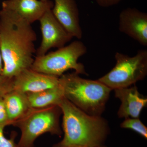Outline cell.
Listing matches in <instances>:
<instances>
[{"instance_id": "cell-1", "label": "cell", "mask_w": 147, "mask_h": 147, "mask_svg": "<svg viewBox=\"0 0 147 147\" xmlns=\"http://www.w3.org/2000/svg\"><path fill=\"white\" fill-rule=\"evenodd\" d=\"M37 36L31 24L8 11H0V40L3 61L1 75L13 78L30 68L36 50Z\"/></svg>"}, {"instance_id": "cell-4", "label": "cell", "mask_w": 147, "mask_h": 147, "mask_svg": "<svg viewBox=\"0 0 147 147\" xmlns=\"http://www.w3.org/2000/svg\"><path fill=\"white\" fill-rule=\"evenodd\" d=\"M61 114L58 105L31 108L23 117L13 125L21 131L17 146L34 147L36 140L46 133L61 137L63 131L59 120Z\"/></svg>"}, {"instance_id": "cell-22", "label": "cell", "mask_w": 147, "mask_h": 147, "mask_svg": "<svg viewBox=\"0 0 147 147\" xmlns=\"http://www.w3.org/2000/svg\"><path fill=\"white\" fill-rule=\"evenodd\" d=\"M41 1H48V0H41Z\"/></svg>"}, {"instance_id": "cell-8", "label": "cell", "mask_w": 147, "mask_h": 147, "mask_svg": "<svg viewBox=\"0 0 147 147\" xmlns=\"http://www.w3.org/2000/svg\"><path fill=\"white\" fill-rule=\"evenodd\" d=\"M59 85V77L27 69L13 78V90L25 94L37 92Z\"/></svg>"}, {"instance_id": "cell-7", "label": "cell", "mask_w": 147, "mask_h": 147, "mask_svg": "<svg viewBox=\"0 0 147 147\" xmlns=\"http://www.w3.org/2000/svg\"><path fill=\"white\" fill-rule=\"evenodd\" d=\"M38 21L42 39L36 50V57L45 55L51 48L63 47L72 38L55 18L52 9L46 11Z\"/></svg>"}, {"instance_id": "cell-18", "label": "cell", "mask_w": 147, "mask_h": 147, "mask_svg": "<svg viewBox=\"0 0 147 147\" xmlns=\"http://www.w3.org/2000/svg\"><path fill=\"white\" fill-rule=\"evenodd\" d=\"M11 125L3 98H0V127H5Z\"/></svg>"}, {"instance_id": "cell-9", "label": "cell", "mask_w": 147, "mask_h": 147, "mask_svg": "<svg viewBox=\"0 0 147 147\" xmlns=\"http://www.w3.org/2000/svg\"><path fill=\"white\" fill-rule=\"evenodd\" d=\"M119 29L141 45L147 46L146 13L136 8L123 9L119 16Z\"/></svg>"}, {"instance_id": "cell-3", "label": "cell", "mask_w": 147, "mask_h": 147, "mask_svg": "<svg viewBox=\"0 0 147 147\" xmlns=\"http://www.w3.org/2000/svg\"><path fill=\"white\" fill-rule=\"evenodd\" d=\"M59 84L67 99L94 116H101L112 90L98 80L84 79L75 72L63 74Z\"/></svg>"}, {"instance_id": "cell-6", "label": "cell", "mask_w": 147, "mask_h": 147, "mask_svg": "<svg viewBox=\"0 0 147 147\" xmlns=\"http://www.w3.org/2000/svg\"><path fill=\"white\" fill-rule=\"evenodd\" d=\"M115 59V67L98 79L112 90L131 86L146 78L147 75L146 50H139L132 57L117 52Z\"/></svg>"}, {"instance_id": "cell-15", "label": "cell", "mask_w": 147, "mask_h": 147, "mask_svg": "<svg viewBox=\"0 0 147 147\" xmlns=\"http://www.w3.org/2000/svg\"><path fill=\"white\" fill-rule=\"evenodd\" d=\"M121 127L135 131L145 139H147V127L139 118H128L121 124Z\"/></svg>"}, {"instance_id": "cell-10", "label": "cell", "mask_w": 147, "mask_h": 147, "mask_svg": "<svg viewBox=\"0 0 147 147\" xmlns=\"http://www.w3.org/2000/svg\"><path fill=\"white\" fill-rule=\"evenodd\" d=\"M52 1L41 0H5L2 3V9L16 14L32 24L39 21L48 9H52Z\"/></svg>"}, {"instance_id": "cell-12", "label": "cell", "mask_w": 147, "mask_h": 147, "mask_svg": "<svg viewBox=\"0 0 147 147\" xmlns=\"http://www.w3.org/2000/svg\"><path fill=\"white\" fill-rule=\"evenodd\" d=\"M115 96L121 101L118 112L120 118H139L144 108L146 106L147 98L144 97L135 85L114 90Z\"/></svg>"}, {"instance_id": "cell-16", "label": "cell", "mask_w": 147, "mask_h": 147, "mask_svg": "<svg viewBox=\"0 0 147 147\" xmlns=\"http://www.w3.org/2000/svg\"><path fill=\"white\" fill-rule=\"evenodd\" d=\"M13 90V78L0 75V98H3L7 93Z\"/></svg>"}, {"instance_id": "cell-17", "label": "cell", "mask_w": 147, "mask_h": 147, "mask_svg": "<svg viewBox=\"0 0 147 147\" xmlns=\"http://www.w3.org/2000/svg\"><path fill=\"white\" fill-rule=\"evenodd\" d=\"M4 128V127H0V147H18L17 144L15 142L16 133L13 132L10 138L8 139L5 136Z\"/></svg>"}, {"instance_id": "cell-21", "label": "cell", "mask_w": 147, "mask_h": 147, "mask_svg": "<svg viewBox=\"0 0 147 147\" xmlns=\"http://www.w3.org/2000/svg\"><path fill=\"white\" fill-rule=\"evenodd\" d=\"M97 147H108L106 146H105V145H101V146H99Z\"/></svg>"}, {"instance_id": "cell-20", "label": "cell", "mask_w": 147, "mask_h": 147, "mask_svg": "<svg viewBox=\"0 0 147 147\" xmlns=\"http://www.w3.org/2000/svg\"><path fill=\"white\" fill-rule=\"evenodd\" d=\"M3 70V61L2 56L1 50V40H0V75L2 74Z\"/></svg>"}, {"instance_id": "cell-11", "label": "cell", "mask_w": 147, "mask_h": 147, "mask_svg": "<svg viewBox=\"0 0 147 147\" xmlns=\"http://www.w3.org/2000/svg\"><path fill=\"white\" fill-rule=\"evenodd\" d=\"M52 12L58 21L72 38H82L79 11L74 0H54Z\"/></svg>"}, {"instance_id": "cell-5", "label": "cell", "mask_w": 147, "mask_h": 147, "mask_svg": "<svg viewBox=\"0 0 147 147\" xmlns=\"http://www.w3.org/2000/svg\"><path fill=\"white\" fill-rule=\"evenodd\" d=\"M85 44L75 40L69 45L40 57H36L31 68L34 71L60 77L69 69L78 74L88 75L85 67L78 62L79 58L87 53Z\"/></svg>"}, {"instance_id": "cell-2", "label": "cell", "mask_w": 147, "mask_h": 147, "mask_svg": "<svg viewBox=\"0 0 147 147\" xmlns=\"http://www.w3.org/2000/svg\"><path fill=\"white\" fill-rule=\"evenodd\" d=\"M59 106L63 114L64 136L53 147H97L104 145L110 131L105 119L87 114L65 97Z\"/></svg>"}, {"instance_id": "cell-13", "label": "cell", "mask_w": 147, "mask_h": 147, "mask_svg": "<svg viewBox=\"0 0 147 147\" xmlns=\"http://www.w3.org/2000/svg\"><path fill=\"white\" fill-rule=\"evenodd\" d=\"M11 125L24 117L31 108L26 94L12 90L3 97Z\"/></svg>"}, {"instance_id": "cell-23", "label": "cell", "mask_w": 147, "mask_h": 147, "mask_svg": "<svg viewBox=\"0 0 147 147\" xmlns=\"http://www.w3.org/2000/svg\"><path fill=\"white\" fill-rule=\"evenodd\" d=\"M80 147L73 146V147Z\"/></svg>"}, {"instance_id": "cell-19", "label": "cell", "mask_w": 147, "mask_h": 147, "mask_svg": "<svg viewBox=\"0 0 147 147\" xmlns=\"http://www.w3.org/2000/svg\"><path fill=\"white\" fill-rule=\"evenodd\" d=\"M122 0H96L98 4L103 7H108L116 5Z\"/></svg>"}, {"instance_id": "cell-14", "label": "cell", "mask_w": 147, "mask_h": 147, "mask_svg": "<svg viewBox=\"0 0 147 147\" xmlns=\"http://www.w3.org/2000/svg\"><path fill=\"white\" fill-rule=\"evenodd\" d=\"M31 108H42L58 105L64 98L60 85L58 86L37 92L26 94Z\"/></svg>"}]
</instances>
